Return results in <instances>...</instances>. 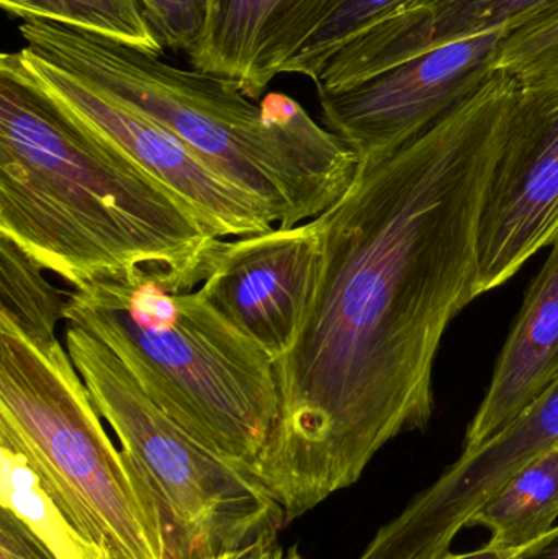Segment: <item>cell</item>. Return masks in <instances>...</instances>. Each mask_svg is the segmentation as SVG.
Segmentation results:
<instances>
[{
  "instance_id": "6da1fadb",
  "label": "cell",
  "mask_w": 558,
  "mask_h": 559,
  "mask_svg": "<svg viewBox=\"0 0 558 559\" xmlns=\"http://www.w3.org/2000/svg\"><path fill=\"white\" fill-rule=\"evenodd\" d=\"M518 94L495 69L418 136L359 159L314 218L320 272L274 364L278 417L254 472L285 525L356 485L390 440L428 427L446 329L480 296L478 222Z\"/></svg>"
},
{
  "instance_id": "7a4b0ae2",
  "label": "cell",
  "mask_w": 558,
  "mask_h": 559,
  "mask_svg": "<svg viewBox=\"0 0 558 559\" xmlns=\"http://www.w3.org/2000/svg\"><path fill=\"white\" fill-rule=\"evenodd\" d=\"M0 235L72 286L205 282L223 239L176 193L0 56Z\"/></svg>"
},
{
  "instance_id": "3957f363",
  "label": "cell",
  "mask_w": 558,
  "mask_h": 559,
  "mask_svg": "<svg viewBox=\"0 0 558 559\" xmlns=\"http://www.w3.org/2000/svg\"><path fill=\"white\" fill-rule=\"evenodd\" d=\"M25 48L140 111L274 213L277 228L318 218L356 176V153L290 95L249 97L231 79L48 20L19 26Z\"/></svg>"
},
{
  "instance_id": "277c9868",
  "label": "cell",
  "mask_w": 558,
  "mask_h": 559,
  "mask_svg": "<svg viewBox=\"0 0 558 559\" xmlns=\"http://www.w3.org/2000/svg\"><path fill=\"white\" fill-rule=\"evenodd\" d=\"M68 295L62 321L100 338L200 445L254 476L278 417L274 361L200 286L174 293L141 277Z\"/></svg>"
},
{
  "instance_id": "5b68a950",
  "label": "cell",
  "mask_w": 558,
  "mask_h": 559,
  "mask_svg": "<svg viewBox=\"0 0 558 559\" xmlns=\"http://www.w3.org/2000/svg\"><path fill=\"white\" fill-rule=\"evenodd\" d=\"M0 416L9 419L107 559H179L159 499L108 437L56 338L38 345L0 316Z\"/></svg>"
},
{
  "instance_id": "8992f818",
  "label": "cell",
  "mask_w": 558,
  "mask_h": 559,
  "mask_svg": "<svg viewBox=\"0 0 558 559\" xmlns=\"http://www.w3.org/2000/svg\"><path fill=\"white\" fill-rule=\"evenodd\" d=\"M64 338L95 409L159 499L179 559L233 550L285 527L268 488L177 426L100 338L74 322H66Z\"/></svg>"
},
{
  "instance_id": "52a82bcc",
  "label": "cell",
  "mask_w": 558,
  "mask_h": 559,
  "mask_svg": "<svg viewBox=\"0 0 558 559\" xmlns=\"http://www.w3.org/2000/svg\"><path fill=\"white\" fill-rule=\"evenodd\" d=\"M558 239V72L521 84L478 222V293Z\"/></svg>"
},
{
  "instance_id": "ba28073f",
  "label": "cell",
  "mask_w": 558,
  "mask_h": 559,
  "mask_svg": "<svg viewBox=\"0 0 558 559\" xmlns=\"http://www.w3.org/2000/svg\"><path fill=\"white\" fill-rule=\"evenodd\" d=\"M504 36V29H490L413 56L344 91H318L323 127L357 159L390 153L488 81Z\"/></svg>"
},
{
  "instance_id": "9c48e42d",
  "label": "cell",
  "mask_w": 558,
  "mask_h": 559,
  "mask_svg": "<svg viewBox=\"0 0 558 559\" xmlns=\"http://www.w3.org/2000/svg\"><path fill=\"white\" fill-rule=\"evenodd\" d=\"M19 55L43 91L180 197L216 238L275 228L274 213L261 200L216 173L166 128L26 48Z\"/></svg>"
},
{
  "instance_id": "30bf717a",
  "label": "cell",
  "mask_w": 558,
  "mask_h": 559,
  "mask_svg": "<svg viewBox=\"0 0 558 559\" xmlns=\"http://www.w3.org/2000/svg\"><path fill=\"white\" fill-rule=\"evenodd\" d=\"M558 447V380L511 426L462 453L441 478L387 522L364 559H441L472 515L501 486Z\"/></svg>"
},
{
  "instance_id": "8fae6325",
  "label": "cell",
  "mask_w": 558,
  "mask_h": 559,
  "mask_svg": "<svg viewBox=\"0 0 558 559\" xmlns=\"http://www.w3.org/2000/svg\"><path fill=\"white\" fill-rule=\"evenodd\" d=\"M320 261L314 219L236 241L223 239L200 288L275 364L297 341Z\"/></svg>"
},
{
  "instance_id": "7c38bea8",
  "label": "cell",
  "mask_w": 558,
  "mask_h": 559,
  "mask_svg": "<svg viewBox=\"0 0 558 559\" xmlns=\"http://www.w3.org/2000/svg\"><path fill=\"white\" fill-rule=\"evenodd\" d=\"M558 0H409L340 49L318 75V91L353 87L413 56L490 29L510 33Z\"/></svg>"
},
{
  "instance_id": "4fadbf2b",
  "label": "cell",
  "mask_w": 558,
  "mask_h": 559,
  "mask_svg": "<svg viewBox=\"0 0 558 559\" xmlns=\"http://www.w3.org/2000/svg\"><path fill=\"white\" fill-rule=\"evenodd\" d=\"M340 0H212L190 64L238 82L261 100L285 64L323 25Z\"/></svg>"
},
{
  "instance_id": "5bb4252c",
  "label": "cell",
  "mask_w": 558,
  "mask_h": 559,
  "mask_svg": "<svg viewBox=\"0 0 558 559\" xmlns=\"http://www.w3.org/2000/svg\"><path fill=\"white\" fill-rule=\"evenodd\" d=\"M558 380V239L527 289L495 367L490 388L465 436L464 453L503 432Z\"/></svg>"
},
{
  "instance_id": "9a60e30c",
  "label": "cell",
  "mask_w": 558,
  "mask_h": 559,
  "mask_svg": "<svg viewBox=\"0 0 558 559\" xmlns=\"http://www.w3.org/2000/svg\"><path fill=\"white\" fill-rule=\"evenodd\" d=\"M0 508L19 518L56 559H107L19 430L0 416Z\"/></svg>"
},
{
  "instance_id": "2e32d148",
  "label": "cell",
  "mask_w": 558,
  "mask_h": 559,
  "mask_svg": "<svg viewBox=\"0 0 558 559\" xmlns=\"http://www.w3.org/2000/svg\"><path fill=\"white\" fill-rule=\"evenodd\" d=\"M557 518L558 447L501 486L472 515L468 527L488 528V545L518 554L549 534Z\"/></svg>"
},
{
  "instance_id": "e0dca14e",
  "label": "cell",
  "mask_w": 558,
  "mask_h": 559,
  "mask_svg": "<svg viewBox=\"0 0 558 559\" xmlns=\"http://www.w3.org/2000/svg\"><path fill=\"white\" fill-rule=\"evenodd\" d=\"M68 292L56 288L12 239L0 235V316L29 341L51 344L64 319Z\"/></svg>"
},
{
  "instance_id": "ac0fdd59",
  "label": "cell",
  "mask_w": 558,
  "mask_h": 559,
  "mask_svg": "<svg viewBox=\"0 0 558 559\" xmlns=\"http://www.w3.org/2000/svg\"><path fill=\"white\" fill-rule=\"evenodd\" d=\"M13 19H39L134 46L151 55L163 43L147 23L140 0H0Z\"/></svg>"
},
{
  "instance_id": "d6986e66",
  "label": "cell",
  "mask_w": 558,
  "mask_h": 559,
  "mask_svg": "<svg viewBox=\"0 0 558 559\" xmlns=\"http://www.w3.org/2000/svg\"><path fill=\"white\" fill-rule=\"evenodd\" d=\"M408 2L409 0H340L323 25L285 64L282 74H301L317 81L324 64L343 46L382 20L389 19Z\"/></svg>"
},
{
  "instance_id": "ffe728a7",
  "label": "cell",
  "mask_w": 558,
  "mask_h": 559,
  "mask_svg": "<svg viewBox=\"0 0 558 559\" xmlns=\"http://www.w3.org/2000/svg\"><path fill=\"white\" fill-rule=\"evenodd\" d=\"M497 69L510 72L521 84L558 72V5L507 33Z\"/></svg>"
},
{
  "instance_id": "44dd1931",
  "label": "cell",
  "mask_w": 558,
  "mask_h": 559,
  "mask_svg": "<svg viewBox=\"0 0 558 559\" xmlns=\"http://www.w3.org/2000/svg\"><path fill=\"white\" fill-rule=\"evenodd\" d=\"M153 32L163 46L189 55L200 41L212 0H140Z\"/></svg>"
},
{
  "instance_id": "7402d4cb",
  "label": "cell",
  "mask_w": 558,
  "mask_h": 559,
  "mask_svg": "<svg viewBox=\"0 0 558 559\" xmlns=\"http://www.w3.org/2000/svg\"><path fill=\"white\" fill-rule=\"evenodd\" d=\"M0 559H56L19 518L0 508Z\"/></svg>"
},
{
  "instance_id": "603a6c76",
  "label": "cell",
  "mask_w": 558,
  "mask_h": 559,
  "mask_svg": "<svg viewBox=\"0 0 558 559\" xmlns=\"http://www.w3.org/2000/svg\"><path fill=\"white\" fill-rule=\"evenodd\" d=\"M200 559H300L297 550H285L277 540V534L262 535L251 544L233 550L219 551Z\"/></svg>"
},
{
  "instance_id": "cb8c5ba5",
  "label": "cell",
  "mask_w": 558,
  "mask_h": 559,
  "mask_svg": "<svg viewBox=\"0 0 558 559\" xmlns=\"http://www.w3.org/2000/svg\"><path fill=\"white\" fill-rule=\"evenodd\" d=\"M511 559H558V525L536 544L518 551Z\"/></svg>"
},
{
  "instance_id": "d4e9b609",
  "label": "cell",
  "mask_w": 558,
  "mask_h": 559,
  "mask_svg": "<svg viewBox=\"0 0 558 559\" xmlns=\"http://www.w3.org/2000/svg\"><path fill=\"white\" fill-rule=\"evenodd\" d=\"M514 555L517 554H513V551L498 550V548L487 545V547L478 548V550L471 551V554H448L441 559H511Z\"/></svg>"
}]
</instances>
